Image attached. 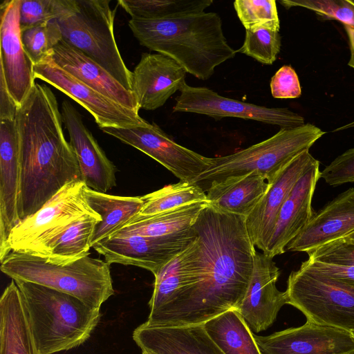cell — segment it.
I'll return each mask as SVG.
<instances>
[{"instance_id": "obj_1", "label": "cell", "mask_w": 354, "mask_h": 354, "mask_svg": "<svg viewBox=\"0 0 354 354\" xmlns=\"http://www.w3.org/2000/svg\"><path fill=\"white\" fill-rule=\"evenodd\" d=\"M192 227L201 241L204 272L192 290L178 302L147 319V325L203 324L228 310H238L244 299L256 252L245 217L207 203Z\"/></svg>"}, {"instance_id": "obj_2", "label": "cell", "mask_w": 354, "mask_h": 354, "mask_svg": "<svg viewBox=\"0 0 354 354\" xmlns=\"http://www.w3.org/2000/svg\"><path fill=\"white\" fill-rule=\"evenodd\" d=\"M19 221L35 213L66 184L82 180L75 153L64 135L57 98L46 84L35 83L18 106Z\"/></svg>"}, {"instance_id": "obj_3", "label": "cell", "mask_w": 354, "mask_h": 354, "mask_svg": "<svg viewBox=\"0 0 354 354\" xmlns=\"http://www.w3.org/2000/svg\"><path fill=\"white\" fill-rule=\"evenodd\" d=\"M129 26L142 46L171 57L199 80L209 79L216 66L236 54L228 44L221 19L216 12L131 19Z\"/></svg>"}, {"instance_id": "obj_4", "label": "cell", "mask_w": 354, "mask_h": 354, "mask_svg": "<svg viewBox=\"0 0 354 354\" xmlns=\"http://www.w3.org/2000/svg\"><path fill=\"white\" fill-rule=\"evenodd\" d=\"M15 281L39 354L80 346L100 321V308L91 307L73 295L32 282Z\"/></svg>"}, {"instance_id": "obj_5", "label": "cell", "mask_w": 354, "mask_h": 354, "mask_svg": "<svg viewBox=\"0 0 354 354\" xmlns=\"http://www.w3.org/2000/svg\"><path fill=\"white\" fill-rule=\"evenodd\" d=\"M1 262V270L15 281L44 286L73 295L91 307L101 306L114 294L110 264L86 255L57 264L26 252L11 251Z\"/></svg>"}, {"instance_id": "obj_6", "label": "cell", "mask_w": 354, "mask_h": 354, "mask_svg": "<svg viewBox=\"0 0 354 354\" xmlns=\"http://www.w3.org/2000/svg\"><path fill=\"white\" fill-rule=\"evenodd\" d=\"M325 133L310 123L296 128L280 129L270 138L246 149L210 158L209 167L194 183L206 192L212 183L255 171L271 184L293 159L309 151Z\"/></svg>"}, {"instance_id": "obj_7", "label": "cell", "mask_w": 354, "mask_h": 354, "mask_svg": "<svg viewBox=\"0 0 354 354\" xmlns=\"http://www.w3.org/2000/svg\"><path fill=\"white\" fill-rule=\"evenodd\" d=\"M111 0H76L71 14L57 19L62 40L97 62L131 91L132 72L125 65L114 36L118 5Z\"/></svg>"}, {"instance_id": "obj_8", "label": "cell", "mask_w": 354, "mask_h": 354, "mask_svg": "<svg viewBox=\"0 0 354 354\" xmlns=\"http://www.w3.org/2000/svg\"><path fill=\"white\" fill-rule=\"evenodd\" d=\"M86 187L82 180L66 184L35 213L20 221L0 249V261L11 251L41 256L71 225L87 216H100L87 203Z\"/></svg>"}, {"instance_id": "obj_9", "label": "cell", "mask_w": 354, "mask_h": 354, "mask_svg": "<svg viewBox=\"0 0 354 354\" xmlns=\"http://www.w3.org/2000/svg\"><path fill=\"white\" fill-rule=\"evenodd\" d=\"M287 304L310 321L351 332L354 330V288L301 268L287 280Z\"/></svg>"}, {"instance_id": "obj_10", "label": "cell", "mask_w": 354, "mask_h": 354, "mask_svg": "<svg viewBox=\"0 0 354 354\" xmlns=\"http://www.w3.org/2000/svg\"><path fill=\"white\" fill-rule=\"evenodd\" d=\"M100 129L150 156L182 181L194 183L210 166V158L176 143L153 122Z\"/></svg>"}, {"instance_id": "obj_11", "label": "cell", "mask_w": 354, "mask_h": 354, "mask_svg": "<svg viewBox=\"0 0 354 354\" xmlns=\"http://www.w3.org/2000/svg\"><path fill=\"white\" fill-rule=\"evenodd\" d=\"M176 97L174 112L205 115L216 120L239 118L292 129L305 124L304 118L288 108H268L221 96L205 86H192L185 83Z\"/></svg>"}, {"instance_id": "obj_12", "label": "cell", "mask_w": 354, "mask_h": 354, "mask_svg": "<svg viewBox=\"0 0 354 354\" xmlns=\"http://www.w3.org/2000/svg\"><path fill=\"white\" fill-rule=\"evenodd\" d=\"M198 238L193 227L158 237L138 234L112 235L92 248L109 263L134 266L155 275L162 267Z\"/></svg>"}, {"instance_id": "obj_13", "label": "cell", "mask_w": 354, "mask_h": 354, "mask_svg": "<svg viewBox=\"0 0 354 354\" xmlns=\"http://www.w3.org/2000/svg\"><path fill=\"white\" fill-rule=\"evenodd\" d=\"M35 78L48 83L83 106L100 129L128 127L146 122L138 112L110 100L59 66L51 57L33 66Z\"/></svg>"}, {"instance_id": "obj_14", "label": "cell", "mask_w": 354, "mask_h": 354, "mask_svg": "<svg viewBox=\"0 0 354 354\" xmlns=\"http://www.w3.org/2000/svg\"><path fill=\"white\" fill-rule=\"evenodd\" d=\"M254 337L261 354H354L351 332L310 321L268 336Z\"/></svg>"}, {"instance_id": "obj_15", "label": "cell", "mask_w": 354, "mask_h": 354, "mask_svg": "<svg viewBox=\"0 0 354 354\" xmlns=\"http://www.w3.org/2000/svg\"><path fill=\"white\" fill-rule=\"evenodd\" d=\"M20 3L21 0H5L0 6V71L18 106L35 84L33 64L25 53L21 40Z\"/></svg>"}, {"instance_id": "obj_16", "label": "cell", "mask_w": 354, "mask_h": 354, "mask_svg": "<svg viewBox=\"0 0 354 354\" xmlns=\"http://www.w3.org/2000/svg\"><path fill=\"white\" fill-rule=\"evenodd\" d=\"M279 274L273 259L264 252L256 251L250 285L237 310L254 332L268 328L282 306L287 304L286 291H280L276 286Z\"/></svg>"}, {"instance_id": "obj_17", "label": "cell", "mask_w": 354, "mask_h": 354, "mask_svg": "<svg viewBox=\"0 0 354 354\" xmlns=\"http://www.w3.org/2000/svg\"><path fill=\"white\" fill-rule=\"evenodd\" d=\"M316 161L309 151L297 156L270 184L266 193L245 218L252 241L263 252L267 250L282 205L300 177Z\"/></svg>"}, {"instance_id": "obj_18", "label": "cell", "mask_w": 354, "mask_h": 354, "mask_svg": "<svg viewBox=\"0 0 354 354\" xmlns=\"http://www.w3.org/2000/svg\"><path fill=\"white\" fill-rule=\"evenodd\" d=\"M63 123L66 128L71 145L79 163L82 181L87 187L102 193L116 185V167L109 160L82 118L68 100L61 108Z\"/></svg>"}, {"instance_id": "obj_19", "label": "cell", "mask_w": 354, "mask_h": 354, "mask_svg": "<svg viewBox=\"0 0 354 354\" xmlns=\"http://www.w3.org/2000/svg\"><path fill=\"white\" fill-rule=\"evenodd\" d=\"M187 73L167 55L142 53L131 75V91L140 109L153 111L162 106L186 83Z\"/></svg>"}, {"instance_id": "obj_20", "label": "cell", "mask_w": 354, "mask_h": 354, "mask_svg": "<svg viewBox=\"0 0 354 354\" xmlns=\"http://www.w3.org/2000/svg\"><path fill=\"white\" fill-rule=\"evenodd\" d=\"M204 261L198 238L154 275V287L149 301L151 319L182 299L198 282Z\"/></svg>"}, {"instance_id": "obj_21", "label": "cell", "mask_w": 354, "mask_h": 354, "mask_svg": "<svg viewBox=\"0 0 354 354\" xmlns=\"http://www.w3.org/2000/svg\"><path fill=\"white\" fill-rule=\"evenodd\" d=\"M354 232V187L337 195L314 214L286 250L309 253Z\"/></svg>"}, {"instance_id": "obj_22", "label": "cell", "mask_w": 354, "mask_h": 354, "mask_svg": "<svg viewBox=\"0 0 354 354\" xmlns=\"http://www.w3.org/2000/svg\"><path fill=\"white\" fill-rule=\"evenodd\" d=\"M319 176V162L317 160L293 187L280 209L265 252L270 257L284 253L288 245L310 222L315 214L311 203Z\"/></svg>"}, {"instance_id": "obj_23", "label": "cell", "mask_w": 354, "mask_h": 354, "mask_svg": "<svg viewBox=\"0 0 354 354\" xmlns=\"http://www.w3.org/2000/svg\"><path fill=\"white\" fill-rule=\"evenodd\" d=\"M19 137L15 120H0V249L19 223L17 203L20 187Z\"/></svg>"}, {"instance_id": "obj_24", "label": "cell", "mask_w": 354, "mask_h": 354, "mask_svg": "<svg viewBox=\"0 0 354 354\" xmlns=\"http://www.w3.org/2000/svg\"><path fill=\"white\" fill-rule=\"evenodd\" d=\"M133 339L142 351L152 354H225L203 324L159 326L145 322L134 330Z\"/></svg>"}, {"instance_id": "obj_25", "label": "cell", "mask_w": 354, "mask_h": 354, "mask_svg": "<svg viewBox=\"0 0 354 354\" xmlns=\"http://www.w3.org/2000/svg\"><path fill=\"white\" fill-rule=\"evenodd\" d=\"M62 68L115 102L138 112L132 91L125 88L108 71L80 50L62 40L51 56Z\"/></svg>"}, {"instance_id": "obj_26", "label": "cell", "mask_w": 354, "mask_h": 354, "mask_svg": "<svg viewBox=\"0 0 354 354\" xmlns=\"http://www.w3.org/2000/svg\"><path fill=\"white\" fill-rule=\"evenodd\" d=\"M0 354H39L24 303L14 280L0 299Z\"/></svg>"}, {"instance_id": "obj_27", "label": "cell", "mask_w": 354, "mask_h": 354, "mask_svg": "<svg viewBox=\"0 0 354 354\" xmlns=\"http://www.w3.org/2000/svg\"><path fill=\"white\" fill-rule=\"evenodd\" d=\"M270 184L257 172L212 183L206 190L208 204L246 218L266 193Z\"/></svg>"}, {"instance_id": "obj_28", "label": "cell", "mask_w": 354, "mask_h": 354, "mask_svg": "<svg viewBox=\"0 0 354 354\" xmlns=\"http://www.w3.org/2000/svg\"><path fill=\"white\" fill-rule=\"evenodd\" d=\"M84 194L88 204L102 218L94 227L91 248L124 226L140 212L144 205L142 197L111 195L87 187Z\"/></svg>"}, {"instance_id": "obj_29", "label": "cell", "mask_w": 354, "mask_h": 354, "mask_svg": "<svg viewBox=\"0 0 354 354\" xmlns=\"http://www.w3.org/2000/svg\"><path fill=\"white\" fill-rule=\"evenodd\" d=\"M207 204V201L196 202L151 216H134L112 235L158 237L187 230Z\"/></svg>"}, {"instance_id": "obj_30", "label": "cell", "mask_w": 354, "mask_h": 354, "mask_svg": "<svg viewBox=\"0 0 354 354\" xmlns=\"http://www.w3.org/2000/svg\"><path fill=\"white\" fill-rule=\"evenodd\" d=\"M203 326L225 354H261L254 334L236 309L228 310Z\"/></svg>"}, {"instance_id": "obj_31", "label": "cell", "mask_w": 354, "mask_h": 354, "mask_svg": "<svg viewBox=\"0 0 354 354\" xmlns=\"http://www.w3.org/2000/svg\"><path fill=\"white\" fill-rule=\"evenodd\" d=\"M101 220L100 216H87L77 221L49 243L40 257L66 264L90 254L93 230Z\"/></svg>"}, {"instance_id": "obj_32", "label": "cell", "mask_w": 354, "mask_h": 354, "mask_svg": "<svg viewBox=\"0 0 354 354\" xmlns=\"http://www.w3.org/2000/svg\"><path fill=\"white\" fill-rule=\"evenodd\" d=\"M141 197L144 205L136 216H151L189 203L207 201L206 193L199 185L182 180Z\"/></svg>"}, {"instance_id": "obj_33", "label": "cell", "mask_w": 354, "mask_h": 354, "mask_svg": "<svg viewBox=\"0 0 354 354\" xmlns=\"http://www.w3.org/2000/svg\"><path fill=\"white\" fill-rule=\"evenodd\" d=\"M212 0H119L118 3L131 19H154L198 13Z\"/></svg>"}, {"instance_id": "obj_34", "label": "cell", "mask_w": 354, "mask_h": 354, "mask_svg": "<svg viewBox=\"0 0 354 354\" xmlns=\"http://www.w3.org/2000/svg\"><path fill=\"white\" fill-rule=\"evenodd\" d=\"M23 48L33 66L52 56L53 48L62 40L57 19L21 30Z\"/></svg>"}, {"instance_id": "obj_35", "label": "cell", "mask_w": 354, "mask_h": 354, "mask_svg": "<svg viewBox=\"0 0 354 354\" xmlns=\"http://www.w3.org/2000/svg\"><path fill=\"white\" fill-rule=\"evenodd\" d=\"M76 0H21V30L47 24L73 12Z\"/></svg>"}, {"instance_id": "obj_36", "label": "cell", "mask_w": 354, "mask_h": 354, "mask_svg": "<svg viewBox=\"0 0 354 354\" xmlns=\"http://www.w3.org/2000/svg\"><path fill=\"white\" fill-rule=\"evenodd\" d=\"M281 46L279 30L261 26L245 30L243 46L236 53L245 54L261 64L270 65L276 61Z\"/></svg>"}, {"instance_id": "obj_37", "label": "cell", "mask_w": 354, "mask_h": 354, "mask_svg": "<svg viewBox=\"0 0 354 354\" xmlns=\"http://www.w3.org/2000/svg\"><path fill=\"white\" fill-rule=\"evenodd\" d=\"M234 8L245 30L261 26L280 29L275 0H236Z\"/></svg>"}, {"instance_id": "obj_38", "label": "cell", "mask_w": 354, "mask_h": 354, "mask_svg": "<svg viewBox=\"0 0 354 354\" xmlns=\"http://www.w3.org/2000/svg\"><path fill=\"white\" fill-rule=\"evenodd\" d=\"M284 8L302 7L313 11L324 19H335L354 26V1L349 0H281Z\"/></svg>"}, {"instance_id": "obj_39", "label": "cell", "mask_w": 354, "mask_h": 354, "mask_svg": "<svg viewBox=\"0 0 354 354\" xmlns=\"http://www.w3.org/2000/svg\"><path fill=\"white\" fill-rule=\"evenodd\" d=\"M308 255V259L313 261L354 266V241L344 237L323 245Z\"/></svg>"}, {"instance_id": "obj_40", "label": "cell", "mask_w": 354, "mask_h": 354, "mask_svg": "<svg viewBox=\"0 0 354 354\" xmlns=\"http://www.w3.org/2000/svg\"><path fill=\"white\" fill-rule=\"evenodd\" d=\"M319 178L332 186L354 182V148L335 158L320 171Z\"/></svg>"}, {"instance_id": "obj_41", "label": "cell", "mask_w": 354, "mask_h": 354, "mask_svg": "<svg viewBox=\"0 0 354 354\" xmlns=\"http://www.w3.org/2000/svg\"><path fill=\"white\" fill-rule=\"evenodd\" d=\"M270 91L273 97L278 99L297 98L301 95L299 77L289 65L281 67L270 80Z\"/></svg>"}, {"instance_id": "obj_42", "label": "cell", "mask_w": 354, "mask_h": 354, "mask_svg": "<svg viewBox=\"0 0 354 354\" xmlns=\"http://www.w3.org/2000/svg\"><path fill=\"white\" fill-rule=\"evenodd\" d=\"M300 268L313 272L354 288V266L326 263L307 259Z\"/></svg>"}, {"instance_id": "obj_43", "label": "cell", "mask_w": 354, "mask_h": 354, "mask_svg": "<svg viewBox=\"0 0 354 354\" xmlns=\"http://www.w3.org/2000/svg\"><path fill=\"white\" fill-rule=\"evenodd\" d=\"M18 106L8 90L3 73L0 71V120H15Z\"/></svg>"}, {"instance_id": "obj_44", "label": "cell", "mask_w": 354, "mask_h": 354, "mask_svg": "<svg viewBox=\"0 0 354 354\" xmlns=\"http://www.w3.org/2000/svg\"><path fill=\"white\" fill-rule=\"evenodd\" d=\"M344 26L348 36L351 51V57L348 65L354 68V26L348 25H344Z\"/></svg>"}, {"instance_id": "obj_45", "label": "cell", "mask_w": 354, "mask_h": 354, "mask_svg": "<svg viewBox=\"0 0 354 354\" xmlns=\"http://www.w3.org/2000/svg\"><path fill=\"white\" fill-rule=\"evenodd\" d=\"M350 128H354V121H353V122H351L350 123L346 124L345 125H343V126L339 127L338 128H336L335 129H334L333 131V132H337V131L345 130V129H350Z\"/></svg>"}, {"instance_id": "obj_46", "label": "cell", "mask_w": 354, "mask_h": 354, "mask_svg": "<svg viewBox=\"0 0 354 354\" xmlns=\"http://www.w3.org/2000/svg\"><path fill=\"white\" fill-rule=\"evenodd\" d=\"M348 239L354 241V232L350 234L348 236H346Z\"/></svg>"}, {"instance_id": "obj_47", "label": "cell", "mask_w": 354, "mask_h": 354, "mask_svg": "<svg viewBox=\"0 0 354 354\" xmlns=\"http://www.w3.org/2000/svg\"><path fill=\"white\" fill-rule=\"evenodd\" d=\"M142 354H152V353L146 352V351H142Z\"/></svg>"}]
</instances>
